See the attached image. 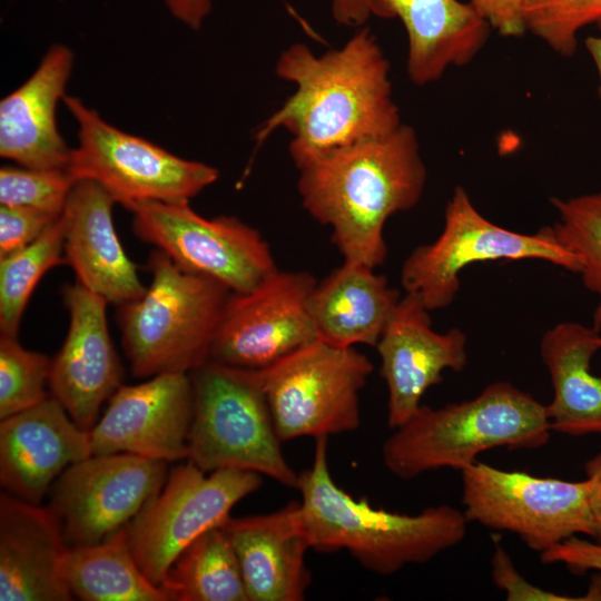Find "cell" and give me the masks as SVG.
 Instances as JSON below:
<instances>
[{
    "label": "cell",
    "mask_w": 601,
    "mask_h": 601,
    "mask_svg": "<svg viewBox=\"0 0 601 601\" xmlns=\"http://www.w3.org/2000/svg\"><path fill=\"white\" fill-rule=\"evenodd\" d=\"M114 198L97 183L77 180L61 214L63 256L76 280L117 306L144 295L136 265L116 233Z\"/></svg>",
    "instance_id": "19"
},
{
    "label": "cell",
    "mask_w": 601,
    "mask_h": 601,
    "mask_svg": "<svg viewBox=\"0 0 601 601\" xmlns=\"http://www.w3.org/2000/svg\"><path fill=\"white\" fill-rule=\"evenodd\" d=\"M316 283L307 272L277 269L253 290L231 293L209 361L262 370L319 339L309 313Z\"/></svg>",
    "instance_id": "14"
},
{
    "label": "cell",
    "mask_w": 601,
    "mask_h": 601,
    "mask_svg": "<svg viewBox=\"0 0 601 601\" xmlns=\"http://www.w3.org/2000/svg\"><path fill=\"white\" fill-rule=\"evenodd\" d=\"M600 345H601V337H600Z\"/></svg>",
    "instance_id": "42"
},
{
    "label": "cell",
    "mask_w": 601,
    "mask_h": 601,
    "mask_svg": "<svg viewBox=\"0 0 601 601\" xmlns=\"http://www.w3.org/2000/svg\"><path fill=\"white\" fill-rule=\"evenodd\" d=\"M477 13L505 37H520L526 27L522 12V0H471Z\"/></svg>",
    "instance_id": "36"
},
{
    "label": "cell",
    "mask_w": 601,
    "mask_h": 601,
    "mask_svg": "<svg viewBox=\"0 0 601 601\" xmlns=\"http://www.w3.org/2000/svg\"><path fill=\"white\" fill-rule=\"evenodd\" d=\"M260 485L262 475L247 470L220 469L206 475L190 461L177 465L161 490L126 525L141 571L159 585L188 544L219 526L234 505Z\"/></svg>",
    "instance_id": "11"
},
{
    "label": "cell",
    "mask_w": 601,
    "mask_h": 601,
    "mask_svg": "<svg viewBox=\"0 0 601 601\" xmlns=\"http://www.w3.org/2000/svg\"><path fill=\"white\" fill-rule=\"evenodd\" d=\"M332 14L347 27H362L371 16L366 0H332Z\"/></svg>",
    "instance_id": "39"
},
{
    "label": "cell",
    "mask_w": 601,
    "mask_h": 601,
    "mask_svg": "<svg viewBox=\"0 0 601 601\" xmlns=\"http://www.w3.org/2000/svg\"><path fill=\"white\" fill-rule=\"evenodd\" d=\"M528 31L563 57L577 51L578 32L601 21V0H522Z\"/></svg>",
    "instance_id": "31"
},
{
    "label": "cell",
    "mask_w": 601,
    "mask_h": 601,
    "mask_svg": "<svg viewBox=\"0 0 601 601\" xmlns=\"http://www.w3.org/2000/svg\"><path fill=\"white\" fill-rule=\"evenodd\" d=\"M540 259L579 274L580 259L556 240L551 226L521 234L497 226L480 214L462 186L455 187L444 211V227L432 244L405 259L401 283L431 311L447 307L460 289V273L474 263Z\"/></svg>",
    "instance_id": "9"
},
{
    "label": "cell",
    "mask_w": 601,
    "mask_h": 601,
    "mask_svg": "<svg viewBox=\"0 0 601 601\" xmlns=\"http://www.w3.org/2000/svg\"><path fill=\"white\" fill-rule=\"evenodd\" d=\"M600 337V331L577 322L556 324L543 334L540 355L553 387L545 405L552 431L571 436L601 433V377L591 371Z\"/></svg>",
    "instance_id": "25"
},
{
    "label": "cell",
    "mask_w": 601,
    "mask_h": 601,
    "mask_svg": "<svg viewBox=\"0 0 601 601\" xmlns=\"http://www.w3.org/2000/svg\"><path fill=\"white\" fill-rule=\"evenodd\" d=\"M130 211L139 239L231 293H248L278 269L260 233L235 216L206 218L189 201L144 203Z\"/></svg>",
    "instance_id": "12"
},
{
    "label": "cell",
    "mask_w": 601,
    "mask_h": 601,
    "mask_svg": "<svg viewBox=\"0 0 601 601\" xmlns=\"http://www.w3.org/2000/svg\"><path fill=\"white\" fill-rule=\"evenodd\" d=\"M90 430L91 455L131 453L162 462L187 459L193 417L189 374L167 373L121 385Z\"/></svg>",
    "instance_id": "15"
},
{
    "label": "cell",
    "mask_w": 601,
    "mask_h": 601,
    "mask_svg": "<svg viewBox=\"0 0 601 601\" xmlns=\"http://www.w3.org/2000/svg\"><path fill=\"white\" fill-rule=\"evenodd\" d=\"M68 544L50 508L8 492L0 495V600L68 601Z\"/></svg>",
    "instance_id": "21"
},
{
    "label": "cell",
    "mask_w": 601,
    "mask_h": 601,
    "mask_svg": "<svg viewBox=\"0 0 601 601\" xmlns=\"http://www.w3.org/2000/svg\"><path fill=\"white\" fill-rule=\"evenodd\" d=\"M236 554L248 601H302L312 577L309 542L299 502L266 514L231 518L220 525Z\"/></svg>",
    "instance_id": "20"
},
{
    "label": "cell",
    "mask_w": 601,
    "mask_h": 601,
    "mask_svg": "<svg viewBox=\"0 0 601 601\" xmlns=\"http://www.w3.org/2000/svg\"><path fill=\"white\" fill-rule=\"evenodd\" d=\"M584 469L591 483L590 505L595 525L594 540L601 542V451L585 463Z\"/></svg>",
    "instance_id": "38"
},
{
    "label": "cell",
    "mask_w": 601,
    "mask_h": 601,
    "mask_svg": "<svg viewBox=\"0 0 601 601\" xmlns=\"http://www.w3.org/2000/svg\"><path fill=\"white\" fill-rule=\"evenodd\" d=\"M275 71L296 90L259 126L255 140L258 147L278 128L287 130L297 169L402 125L388 60L368 28L321 56L294 43L282 52Z\"/></svg>",
    "instance_id": "1"
},
{
    "label": "cell",
    "mask_w": 601,
    "mask_h": 601,
    "mask_svg": "<svg viewBox=\"0 0 601 601\" xmlns=\"http://www.w3.org/2000/svg\"><path fill=\"white\" fill-rule=\"evenodd\" d=\"M75 184L67 169L2 166L0 204L60 216Z\"/></svg>",
    "instance_id": "32"
},
{
    "label": "cell",
    "mask_w": 601,
    "mask_h": 601,
    "mask_svg": "<svg viewBox=\"0 0 601 601\" xmlns=\"http://www.w3.org/2000/svg\"><path fill=\"white\" fill-rule=\"evenodd\" d=\"M193 417L187 459L201 471L240 469L296 489L258 370L208 361L189 373Z\"/></svg>",
    "instance_id": "6"
},
{
    "label": "cell",
    "mask_w": 601,
    "mask_h": 601,
    "mask_svg": "<svg viewBox=\"0 0 601 601\" xmlns=\"http://www.w3.org/2000/svg\"><path fill=\"white\" fill-rule=\"evenodd\" d=\"M552 428L545 405L506 381L440 408L421 405L382 446L385 467L411 480L439 469L460 472L491 449H538Z\"/></svg>",
    "instance_id": "4"
},
{
    "label": "cell",
    "mask_w": 601,
    "mask_h": 601,
    "mask_svg": "<svg viewBox=\"0 0 601 601\" xmlns=\"http://www.w3.org/2000/svg\"><path fill=\"white\" fill-rule=\"evenodd\" d=\"M327 439H315L312 466L298 474L296 487L311 549L346 550L366 570L390 575L406 565L426 563L464 540L467 520L454 506L441 504L403 514L348 494L332 477Z\"/></svg>",
    "instance_id": "3"
},
{
    "label": "cell",
    "mask_w": 601,
    "mask_h": 601,
    "mask_svg": "<svg viewBox=\"0 0 601 601\" xmlns=\"http://www.w3.org/2000/svg\"><path fill=\"white\" fill-rule=\"evenodd\" d=\"M585 48L590 52L599 73V95L601 99V37L590 36L584 40Z\"/></svg>",
    "instance_id": "40"
},
{
    "label": "cell",
    "mask_w": 601,
    "mask_h": 601,
    "mask_svg": "<svg viewBox=\"0 0 601 601\" xmlns=\"http://www.w3.org/2000/svg\"><path fill=\"white\" fill-rule=\"evenodd\" d=\"M401 297L375 268L344 260L316 283L309 313L319 339L339 347H376Z\"/></svg>",
    "instance_id": "24"
},
{
    "label": "cell",
    "mask_w": 601,
    "mask_h": 601,
    "mask_svg": "<svg viewBox=\"0 0 601 601\" xmlns=\"http://www.w3.org/2000/svg\"><path fill=\"white\" fill-rule=\"evenodd\" d=\"M491 565L493 582L497 589L505 592L508 601L601 600V583L598 581H594V587L582 598L559 594L531 584L516 571L509 553L497 538L494 539Z\"/></svg>",
    "instance_id": "33"
},
{
    "label": "cell",
    "mask_w": 601,
    "mask_h": 601,
    "mask_svg": "<svg viewBox=\"0 0 601 601\" xmlns=\"http://www.w3.org/2000/svg\"><path fill=\"white\" fill-rule=\"evenodd\" d=\"M62 101L78 124L68 171L100 185L129 211L150 201H189L219 176L216 168L178 157L104 120L76 97Z\"/></svg>",
    "instance_id": "7"
},
{
    "label": "cell",
    "mask_w": 601,
    "mask_h": 601,
    "mask_svg": "<svg viewBox=\"0 0 601 601\" xmlns=\"http://www.w3.org/2000/svg\"><path fill=\"white\" fill-rule=\"evenodd\" d=\"M151 282L144 295L119 305L122 346L136 377L186 373L207 363L231 292L183 269L165 253L148 257Z\"/></svg>",
    "instance_id": "5"
},
{
    "label": "cell",
    "mask_w": 601,
    "mask_h": 601,
    "mask_svg": "<svg viewBox=\"0 0 601 601\" xmlns=\"http://www.w3.org/2000/svg\"><path fill=\"white\" fill-rule=\"evenodd\" d=\"M220 525L195 539L171 563L159 584L168 601H248L236 554Z\"/></svg>",
    "instance_id": "27"
},
{
    "label": "cell",
    "mask_w": 601,
    "mask_h": 601,
    "mask_svg": "<svg viewBox=\"0 0 601 601\" xmlns=\"http://www.w3.org/2000/svg\"><path fill=\"white\" fill-rule=\"evenodd\" d=\"M372 362L354 347L322 339L258 370L282 442L352 432L359 426V392Z\"/></svg>",
    "instance_id": "8"
},
{
    "label": "cell",
    "mask_w": 601,
    "mask_h": 601,
    "mask_svg": "<svg viewBox=\"0 0 601 601\" xmlns=\"http://www.w3.org/2000/svg\"><path fill=\"white\" fill-rule=\"evenodd\" d=\"M461 479L467 522L516 534L539 553L577 534L594 539L588 479L540 477L479 461Z\"/></svg>",
    "instance_id": "10"
},
{
    "label": "cell",
    "mask_w": 601,
    "mask_h": 601,
    "mask_svg": "<svg viewBox=\"0 0 601 601\" xmlns=\"http://www.w3.org/2000/svg\"><path fill=\"white\" fill-rule=\"evenodd\" d=\"M65 263L61 216L33 243L0 257V332L18 335L27 304L42 276Z\"/></svg>",
    "instance_id": "28"
},
{
    "label": "cell",
    "mask_w": 601,
    "mask_h": 601,
    "mask_svg": "<svg viewBox=\"0 0 601 601\" xmlns=\"http://www.w3.org/2000/svg\"><path fill=\"white\" fill-rule=\"evenodd\" d=\"M73 53L52 45L35 72L0 101V155L32 169H67L71 150L57 126L56 110L71 75Z\"/></svg>",
    "instance_id": "22"
},
{
    "label": "cell",
    "mask_w": 601,
    "mask_h": 601,
    "mask_svg": "<svg viewBox=\"0 0 601 601\" xmlns=\"http://www.w3.org/2000/svg\"><path fill=\"white\" fill-rule=\"evenodd\" d=\"M60 216H52L28 208L1 205L0 257L20 250L33 243Z\"/></svg>",
    "instance_id": "34"
},
{
    "label": "cell",
    "mask_w": 601,
    "mask_h": 601,
    "mask_svg": "<svg viewBox=\"0 0 601 601\" xmlns=\"http://www.w3.org/2000/svg\"><path fill=\"white\" fill-rule=\"evenodd\" d=\"M0 421L1 486L30 503L39 504L68 466L91 456L90 431L51 395Z\"/></svg>",
    "instance_id": "18"
},
{
    "label": "cell",
    "mask_w": 601,
    "mask_h": 601,
    "mask_svg": "<svg viewBox=\"0 0 601 601\" xmlns=\"http://www.w3.org/2000/svg\"><path fill=\"white\" fill-rule=\"evenodd\" d=\"M63 577L72 595L86 601H168L139 568L126 526L99 543L68 545Z\"/></svg>",
    "instance_id": "26"
},
{
    "label": "cell",
    "mask_w": 601,
    "mask_h": 601,
    "mask_svg": "<svg viewBox=\"0 0 601 601\" xmlns=\"http://www.w3.org/2000/svg\"><path fill=\"white\" fill-rule=\"evenodd\" d=\"M370 14L398 18L406 30V70L418 86L451 67L471 62L483 49L491 26L471 2L459 0H366Z\"/></svg>",
    "instance_id": "23"
},
{
    "label": "cell",
    "mask_w": 601,
    "mask_h": 601,
    "mask_svg": "<svg viewBox=\"0 0 601 601\" xmlns=\"http://www.w3.org/2000/svg\"><path fill=\"white\" fill-rule=\"evenodd\" d=\"M466 343L460 328L432 329L430 311L418 294L406 292L401 297L376 345L391 428L402 426L418 411L423 395L443 381L445 370L463 371Z\"/></svg>",
    "instance_id": "16"
},
{
    "label": "cell",
    "mask_w": 601,
    "mask_h": 601,
    "mask_svg": "<svg viewBox=\"0 0 601 601\" xmlns=\"http://www.w3.org/2000/svg\"><path fill=\"white\" fill-rule=\"evenodd\" d=\"M299 170L305 210L332 229L344 260L376 268L384 264L386 220L422 197L426 168L413 128L401 125L382 137L333 152Z\"/></svg>",
    "instance_id": "2"
},
{
    "label": "cell",
    "mask_w": 601,
    "mask_h": 601,
    "mask_svg": "<svg viewBox=\"0 0 601 601\" xmlns=\"http://www.w3.org/2000/svg\"><path fill=\"white\" fill-rule=\"evenodd\" d=\"M174 18L193 30H199L211 12V0H164Z\"/></svg>",
    "instance_id": "37"
},
{
    "label": "cell",
    "mask_w": 601,
    "mask_h": 601,
    "mask_svg": "<svg viewBox=\"0 0 601 601\" xmlns=\"http://www.w3.org/2000/svg\"><path fill=\"white\" fill-rule=\"evenodd\" d=\"M599 29L601 30V21L598 23Z\"/></svg>",
    "instance_id": "41"
},
{
    "label": "cell",
    "mask_w": 601,
    "mask_h": 601,
    "mask_svg": "<svg viewBox=\"0 0 601 601\" xmlns=\"http://www.w3.org/2000/svg\"><path fill=\"white\" fill-rule=\"evenodd\" d=\"M69 313L65 342L49 376L51 396L83 430L95 425L101 404L122 385L124 370L107 324V300L77 280L65 285Z\"/></svg>",
    "instance_id": "17"
},
{
    "label": "cell",
    "mask_w": 601,
    "mask_h": 601,
    "mask_svg": "<svg viewBox=\"0 0 601 601\" xmlns=\"http://www.w3.org/2000/svg\"><path fill=\"white\" fill-rule=\"evenodd\" d=\"M559 220L552 226L556 240L581 263L583 285L598 296L593 327L601 329V193L569 199L552 198Z\"/></svg>",
    "instance_id": "29"
},
{
    "label": "cell",
    "mask_w": 601,
    "mask_h": 601,
    "mask_svg": "<svg viewBox=\"0 0 601 601\" xmlns=\"http://www.w3.org/2000/svg\"><path fill=\"white\" fill-rule=\"evenodd\" d=\"M50 370L48 356L26 349L17 336L0 334V420L48 397Z\"/></svg>",
    "instance_id": "30"
},
{
    "label": "cell",
    "mask_w": 601,
    "mask_h": 601,
    "mask_svg": "<svg viewBox=\"0 0 601 601\" xmlns=\"http://www.w3.org/2000/svg\"><path fill=\"white\" fill-rule=\"evenodd\" d=\"M540 560L544 564L562 563L575 574L589 570L601 571V542H590L574 535L541 552Z\"/></svg>",
    "instance_id": "35"
},
{
    "label": "cell",
    "mask_w": 601,
    "mask_h": 601,
    "mask_svg": "<svg viewBox=\"0 0 601 601\" xmlns=\"http://www.w3.org/2000/svg\"><path fill=\"white\" fill-rule=\"evenodd\" d=\"M167 475L162 461L131 453L91 455L58 476L49 508L68 545L99 543L126 526Z\"/></svg>",
    "instance_id": "13"
}]
</instances>
